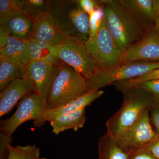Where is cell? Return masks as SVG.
I'll return each mask as SVG.
<instances>
[{
  "mask_svg": "<svg viewBox=\"0 0 159 159\" xmlns=\"http://www.w3.org/2000/svg\"><path fill=\"white\" fill-rule=\"evenodd\" d=\"M119 91L123 95L122 106L106 123L107 132L116 140L149 111L155 97L150 92L138 86Z\"/></svg>",
  "mask_w": 159,
  "mask_h": 159,
  "instance_id": "6da1fadb",
  "label": "cell"
},
{
  "mask_svg": "<svg viewBox=\"0 0 159 159\" xmlns=\"http://www.w3.org/2000/svg\"><path fill=\"white\" fill-rule=\"evenodd\" d=\"M107 27L120 51L125 54L149 29L137 20L115 0H101Z\"/></svg>",
  "mask_w": 159,
  "mask_h": 159,
  "instance_id": "7a4b0ae2",
  "label": "cell"
},
{
  "mask_svg": "<svg viewBox=\"0 0 159 159\" xmlns=\"http://www.w3.org/2000/svg\"><path fill=\"white\" fill-rule=\"evenodd\" d=\"M51 14L55 22L68 36L85 43L89 36V16L78 0H52Z\"/></svg>",
  "mask_w": 159,
  "mask_h": 159,
  "instance_id": "3957f363",
  "label": "cell"
},
{
  "mask_svg": "<svg viewBox=\"0 0 159 159\" xmlns=\"http://www.w3.org/2000/svg\"><path fill=\"white\" fill-rule=\"evenodd\" d=\"M88 93L86 79L73 68L61 61L47 99V109H51L78 99Z\"/></svg>",
  "mask_w": 159,
  "mask_h": 159,
  "instance_id": "277c9868",
  "label": "cell"
},
{
  "mask_svg": "<svg viewBox=\"0 0 159 159\" xmlns=\"http://www.w3.org/2000/svg\"><path fill=\"white\" fill-rule=\"evenodd\" d=\"M159 67V61H124L112 68L100 70L86 79L88 92L112 85L118 81L136 78Z\"/></svg>",
  "mask_w": 159,
  "mask_h": 159,
  "instance_id": "5b68a950",
  "label": "cell"
},
{
  "mask_svg": "<svg viewBox=\"0 0 159 159\" xmlns=\"http://www.w3.org/2000/svg\"><path fill=\"white\" fill-rule=\"evenodd\" d=\"M89 54L102 70H109L124 61V54L118 48L104 19L96 36L85 43Z\"/></svg>",
  "mask_w": 159,
  "mask_h": 159,
  "instance_id": "8992f818",
  "label": "cell"
},
{
  "mask_svg": "<svg viewBox=\"0 0 159 159\" xmlns=\"http://www.w3.org/2000/svg\"><path fill=\"white\" fill-rule=\"evenodd\" d=\"M47 106L39 95L34 92L27 94L20 100L15 113L9 119L1 120V133L12 137L20 125L29 120H34V126L40 127Z\"/></svg>",
  "mask_w": 159,
  "mask_h": 159,
  "instance_id": "52a82bcc",
  "label": "cell"
},
{
  "mask_svg": "<svg viewBox=\"0 0 159 159\" xmlns=\"http://www.w3.org/2000/svg\"><path fill=\"white\" fill-rule=\"evenodd\" d=\"M157 138L151 124L148 111L116 141L119 148L129 155L148 148Z\"/></svg>",
  "mask_w": 159,
  "mask_h": 159,
  "instance_id": "ba28073f",
  "label": "cell"
},
{
  "mask_svg": "<svg viewBox=\"0 0 159 159\" xmlns=\"http://www.w3.org/2000/svg\"><path fill=\"white\" fill-rule=\"evenodd\" d=\"M58 53L61 61L70 66L86 79L101 70L82 42L60 45L58 46Z\"/></svg>",
  "mask_w": 159,
  "mask_h": 159,
  "instance_id": "9c48e42d",
  "label": "cell"
},
{
  "mask_svg": "<svg viewBox=\"0 0 159 159\" xmlns=\"http://www.w3.org/2000/svg\"><path fill=\"white\" fill-rule=\"evenodd\" d=\"M59 66L31 61L24 67V79L32 86L34 92L42 98L46 104L49 91L59 72Z\"/></svg>",
  "mask_w": 159,
  "mask_h": 159,
  "instance_id": "30bf717a",
  "label": "cell"
},
{
  "mask_svg": "<svg viewBox=\"0 0 159 159\" xmlns=\"http://www.w3.org/2000/svg\"><path fill=\"white\" fill-rule=\"evenodd\" d=\"M29 39L43 41L57 46L65 43L80 41L68 36L62 31L54 21L51 11L33 21V29Z\"/></svg>",
  "mask_w": 159,
  "mask_h": 159,
  "instance_id": "8fae6325",
  "label": "cell"
},
{
  "mask_svg": "<svg viewBox=\"0 0 159 159\" xmlns=\"http://www.w3.org/2000/svg\"><path fill=\"white\" fill-rule=\"evenodd\" d=\"M124 61H159V32L149 29L124 54Z\"/></svg>",
  "mask_w": 159,
  "mask_h": 159,
  "instance_id": "7c38bea8",
  "label": "cell"
},
{
  "mask_svg": "<svg viewBox=\"0 0 159 159\" xmlns=\"http://www.w3.org/2000/svg\"><path fill=\"white\" fill-rule=\"evenodd\" d=\"M33 92L32 86L24 78L10 82L0 93V117L9 113L24 96Z\"/></svg>",
  "mask_w": 159,
  "mask_h": 159,
  "instance_id": "4fadbf2b",
  "label": "cell"
},
{
  "mask_svg": "<svg viewBox=\"0 0 159 159\" xmlns=\"http://www.w3.org/2000/svg\"><path fill=\"white\" fill-rule=\"evenodd\" d=\"M33 27V21L23 13L0 18V32L16 39H29Z\"/></svg>",
  "mask_w": 159,
  "mask_h": 159,
  "instance_id": "5bb4252c",
  "label": "cell"
},
{
  "mask_svg": "<svg viewBox=\"0 0 159 159\" xmlns=\"http://www.w3.org/2000/svg\"><path fill=\"white\" fill-rule=\"evenodd\" d=\"M104 92L100 90L90 91L80 97L66 103L63 105L51 109H46L44 113L41 121V126L47 121L51 122L56 117L61 115L73 112L81 109L85 108L88 106L90 105L96 99L102 96Z\"/></svg>",
  "mask_w": 159,
  "mask_h": 159,
  "instance_id": "9a60e30c",
  "label": "cell"
},
{
  "mask_svg": "<svg viewBox=\"0 0 159 159\" xmlns=\"http://www.w3.org/2000/svg\"><path fill=\"white\" fill-rule=\"evenodd\" d=\"M0 58L24 67L31 61L29 46L25 40L10 36L6 46L0 49Z\"/></svg>",
  "mask_w": 159,
  "mask_h": 159,
  "instance_id": "2e32d148",
  "label": "cell"
},
{
  "mask_svg": "<svg viewBox=\"0 0 159 159\" xmlns=\"http://www.w3.org/2000/svg\"><path fill=\"white\" fill-rule=\"evenodd\" d=\"M25 41L29 46L31 61H43L53 65H60L62 61L59 57L58 46L30 39Z\"/></svg>",
  "mask_w": 159,
  "mask_h": 159,
  "instance_id": "e0dca14e",
  "label": "cell"
},
{
  "mask_svg": "<svg viewBox=\"0 0 159 159\" xmlns=\"http://www.w3.org/2000/svg\"><path fill=\"white\" fill-rule=\"evenodd\" d=\"M118 1L138 21L148 29H149L151 23H155L153 0H119Z\"/></svg>",
  "mask_w": 159,
  "mask_h": 159,
  "instance_id": "ac0fdd59",
  "label": "cell"
},
{
  "mask_svg": "<svg viewBox=\"0 0 159 159\" xmlns=\"http://www.w3.org/2000/svg\"><path fill=\"white\" fill-rule=\"evenodd\" d=\"M85 122V108H83L73 112L61 115L50 122L53 132L58 134L67 129L77 131L83 127Z\"/></svg>",
  "mask_w": 159,
  "mask_h": 159,
  "instance_id": "d6986e66",
  "label": "cell"
},
{
  "mask_svg": "<svg viewBox=\"0 0 159 159\" xmlns=\"http://www.w3.org/2000/svg\"><path fill=\"white\" fill-rule=\"evenodd\" d=\"M98 159H128V155L122 151L116 140L106 133L99 140Z\"/></svg>",
  "mask_w": 159,
  "mask_h": 159,
  "instance_id": "ffe728a7",
  "label": "cell"
},
{
  "mask_svg": "<svg viewBox=\"0 0 159 159\" xmlns=\"http://www.w3.org/2000/svg\"><path fill=\"white\" fill-rule=\"evenodd\" d=\"M24 67L0 58V90L2 91L11 81L24 78Z\"/></svg>",
  "mask_w": 159,
  "mask_h": 159,
  "instance_id": "44dd1931",
  "label": "cell"
},
{
  "mask_svg": "<svg viewBox=\"0 0 159 159\" xmlns=\"http://www.w3.org/2000/svg\"><path fill=\"white\" fill-rule=\"evenodd\" d=\"M22 8L24 14L34 21L51 11V1L23 0Z\"/></svg>",
  "mask_w": 159,
  "mask_h": 159,
  "instance_id": "7402d4cb",
  "label": "cell"
},
{
  "mask_svg": "<svg viewBox=\"0 0 159 159\" xmlns=\"http://www.w3.org/2000/svg\"><path fill=\"white\" fill-rule=\"evenodd\" d=\"M7 159H37L40 157V149L35 145L12 146L8 145Z\"/></svg>",
  "mask_w": 159,
  "mask_h": 159,
  "instance_id": "603a6c76",
  "label": "cell"
},
{
  "mask_svg": "<svg viewBox=\"0 0 159 159\" xmlns=\"http://www.w3.org/2000/svg\"><path fill=\"white\" fill-rule=\"evenodd\" d=\"M23 0H0V18L19 13L24 14Z\"/></svg>",
  "mask_w": 159,
  "mask_h": 159,
  "instance_id": "cb8c5ba5",
  "label": "cell"
},
{
  "mask_svg": "<svg viewBox=\"0 0 159 159\" xmlns=\"http://www.w3.org/2000/svg\"><path fill=\"white\" fill-rule=\"evenodd\" d=\"M104 19L105 14L102 2V5L89 15L90 31L89 39L93 38L96 36Z\"/></svg>",
  "mask_w": 159,
  "mask_h": 159,
  "instance_id": "d4e9b609",
  "label": "cell"
},
{
  "mask_svg": "<svg viewBox=\"0 0 159 159\" xmlns=\"http://www.w3.org/2000/svg\"><path fill=\"white\" fill-rule=\"evenodd\" d=\"M158 79H159V67L153 70L150 71L141 77L125 80L123 81L122 84L123 86L125 88L133 87L136 86L139 84L145 82V81Z\"/></svg>",
  "mask_w": 159,
  "mask_h": 159,
  "instance_id": "484cf974",
  "label": "cell"
},
{
  "mask_svg": "<svg viewBox=\"0 0 159 159\" xmlns=\"http://www.w3.org/2000/svg\"><path fill=\"white\" fill-rule=\"evenodd\" d=\"M149 118L154 131L159 137V97L155 96L149 110Z\"/></svg>",
  "mask_w": 159,
  "mask_h": 159,
  "instance_id": "4316f807",
  "label": "cell"
},
{
  "mask_svg": "<svg viewBox=\"0 0 159 159\" xmlns=\"http://www.w3.org/2000/svg\"><path fill=\"white\" fill-rule=\"evenodd\" d=\"M78 2L83 10L87 13L89 16L95 9L102 5L101 1L78 0Z\"/></svg>",
  "mask_w": 159,
  "mask_h": 159,
  "instance_id": "83f0119b",
  "label": "cell"
},
{
  "mask_svg": "<svg viewBox=\"0 0 159 159\" xmlns=\"http://www.w3.org/2000/svg\"><path fill=\"white\" fill-rule=\"evenodd\" d=\"M136 86L145 89L156 97H159V79L145 81Z\"/></svg>",
  "mask_w": 159,
  "mask_h": 159,
  "instance_id": "f1b7e54d",
  "label": "cell"
},
{
  "mask_svg": "<svg viewBox=\"0 0 159 159\" xmlns=\"http://www.w3.org/2000/svg\"><path fill=\"white\" fill-rule=\"evenodd\" d=\"M128 159H157L147 148L139 151L128 155Z\"/></svg>",
  "mask_w": 159,
  "mask_h": 159,
  "instance_id": "f546056e",
  "label": "cell"
},
{
  "mask_svg": "<svg viewBox=\"0 0 159 159\" xmlns=\"http://www.w3.org/2000/svg\"><path fill=\"white\" fill-rule=\"evenodd\" d=\"M147 148L154 156L159 159V137Z\"/></svg>",
  "mask_w": 159,
  "mask_h": 159,
  "instance_id": "4dcf8cb0",
  "label": "cell"
},
{
  "mask_svg": "<svg viewBox=\"0 0 159 159\" xmlns=\"http://www.w3.org/2000/svg\"><path fill=\"white\" fill-rule=\"evenodd\" d=\"M153 16L155 21L159 15V0H153Z\"/></svg>",
  "mask_w": 159,
  "mask_h": 159,
  "instance_id": "1f68e13d",
  "label": "cell"
},
{
  "mask_svg": "<svg viewBox=\"0 0 159 159\" xmlns=\"http://www.w3.org/2000/svg\"><path fill=\"white\" fill-rule=\"evenodd\" d=\"M9 36L0 32V49L6 46Z\"/></svg>",
  "mask_w": 159,
  "mask_h": 159,
  "instance_id": "d6a6232c",
  "label": "cell"
},
{
  "mask_svg": "<svg viewBox=\"0 0 159 159\" xmlns=\"http://www.w3.org/2000/svg\"><path fill=\"white\" fill-rule=\"evenodd\" d=\"M154 27V28L157 30V31H158L159 32V15L156 20L155 21Z\"/></svg>",
  "mask_w": 159,
  "mask_h": 159,
  "instance_id": "836d02e7",
  "label": "cell"
},
{
  "mask_svg": "<svg viewBox=\"0 0 159 159\" xmlns=\"http://www.w3.org/2000/svg\"><path fill=\"white\" fill-rule=\"evenodd\" d=\"M37 159H47L45 158H40V157H39V158H37Z\"/></svg>",
  "mask_w": 159,
  "mask_h": 159,
  "instance_id": "e575fe53",
  "label": "cell"
}]
</instances>
